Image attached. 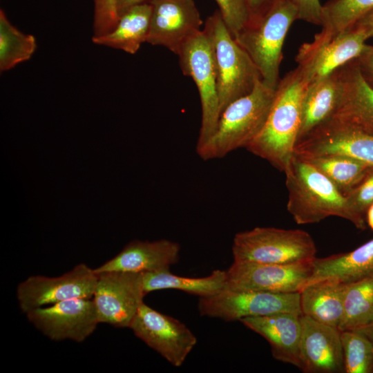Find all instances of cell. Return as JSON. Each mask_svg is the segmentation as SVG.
<instances>
[{"instance_id":"1","label":"cell","mask_w":373,"mask_h":373,"mask_svg":"<svg viewBox=\"0 0 373 373\" xmlns=\"http://www.w3.org/2000/svg\"><path fill=\"white\" fill-rule=\"evenodd\" d=\"M308 84L298 66L280 79L265 123L246 148L283 172L294 155L301 124L302 102Z\"/></svg>"},{"instance_id":"2","label":"cell","mask_w":373,"mask_h":373,"mask_svg":"<svg viewBox=\"0 0 373 373\" xmlns=\"http://www.w3.org/2000/svg\"><path fill=\"white\" fill-rule=\"evenodd\" d=\"M276 89L260 79L249 93L230 103L221 113L213 135L196 149L200 157L220 159L236 149H246L262 130Z\"/></svg>"},{"instance_id":"3","label":"cell","mask_w":373,"mask_h":373,"mask_svg":"<svg viewBox=\"0 0 373 373\" xmlns=\"http://www.w3.org/2000/svg\"><path fill=\"white\" fill-rule=\"evenodd\" d=\"M284 173L287 209L296 223H318L332 216L350 221L345 195L314 166L294 155Z\"/></svg>"},{"instance_id":"4","label":"cell","mask_w":373,"mask_h":373,"mask_svg":"<svg viewBox=\"0 0 373 373\" xmlns=\"http://www.w3.org/2000/svg\"><path fill=\"white\" fill-rule=\"evenodd\" d=\"M298 19L291 0H278L261 18L249 22L234 38L257 67L262 81L276 89L283 47L289 28Z\"/></svg>"},{"instance_id":"5","label":"cell","mask_w":373,"mask_h":373,"mask_svg":"<svg viewBox=\"0 0 373 373\" xmlns=\"http://www.w3.org/2000/svg\"><path fill=\"white\" fill-rule=\"evenodd\" d=\"M203 30L213 47L221 114L230 103L249 93L262 79L257 67L236 41L218 10L206 19Z\"/></svg>"},{"instance_id":"6","label":"cell","mask_w":373,"mask_h":373,"mask_svg":"<svg viewBox=\"0 0 373 373\" xmlns=\"http://www.w3.org/2000/svg\"><path fill=\"white\" fill-rule=\"evenodd\" d=\"M232 254L233 261L291 264L313 261L316 247L304 230L257 227L235 235Z\"/></svg>"},{"instance_id":"7","label":"cell","mask_w":373,"mask_h":373,"mask_svg":"<svg viewBox=\"0 0 373 373\" xmlns=\"http://www.w3.org/2000/svg\"><path fill=\"white\" fill-rule=\"evenodd\" d=\"M177 55L183 74L194 81L200 99L201 125L196 149L214 133L220 116L213 47L204 30L189 39Z\"/></svg>"},{"instance_id":"8","label":"cell","mask_w":373,"mask_h":373,"mask_svg":"<svg viewBox=\"0 0 373 373\" xmlns=\"http://www.w3.org/2000/svg\"><path fill=\"white\" fill-rule=\"evenodd\" d=\"M198 310L202 316L226 321L289 312L302 315L300 294H276L238 291L224 288L217 294L200 297Z\"/></svg>"},{"instance_id":"9","label":"cell","mask_w":373,"mask_h":373,"mask_svg":"<svg viewBox=\"0 0 373 373\" xmlns=\"http://www.w3.org/2000/svg\"><path fill=\"white\" fill-rule=\"evenodd\" d=\"M367 39L362 30L354 27L336 34L321 30L312 41L300 46L295 59L310 84L358 57Z\"/></svg>"},{"instance_id":"10","label":"cell","mask_w":373,"mask_h":373,"mask_svg":"<svg viewBox=\"0 0 373 373\" xmlns=\"http://www.w3.org/2000/svg\"><path fill=\"white\" fill-rule=\"evenodd\" d=\"M313 261L291 264L233 261L225 270V288L276 294L299 292L312 274Z\"/></svg>"},{"instance_id":"11","label":"cell","mask_w":373,"mask_h":373,"mask_svg":"<svg viewBox=\"0 0 373 373\" xmlns=\"http://www.w3.org/2000/svg\"><path fill=\"white\" fill-rule=\"evenodd\" d=\"M97 274L85 264L57 277L32 276L21 282L17 289L21 310L33 309L75 298H93Z\"/></svg>"},{"instance_id":"12","label":"cell","mask_w":373,"mask_h":373,"mask_svg":"<svg viewBox=\"0 0 373 373\" xmlns=\"http://www.w3.org/2000/svg\"><path fill=\"white\" fill-rule=\"evenodd\" d=\"M129 328L149 347L175 367H180L197 343L192 332L180 321L162 314L144 302Z\"/></svg>"},{"instance_id":"13","label":"cell","mask_w":373,"mask_h":373,"mask_svg":"<svg viewBox=\"0 0 373 373\" xmlns=\"http://www.w3.org/2000/svg\"><path fill=\"white\" fill-rule=\"evenodd\" d=\"M97 274L93 299L99 323L129 327L146 295L142 273L108 271Z\"/></svg>"},{"instance_id":"14","label":"cell","mask_w":373,"mask_h":373,"mask_svg":"<svg viewBox=\"0 0 373 373\" xmlns=\"http://www.w3.org/2000/svg\"><path fill=\"white\" fill-rule=\"evenodd\" d=\"M26 314L35 327L54 341L81 343L99 323L93 298L64 300L33 309Z\"/></svg>"},{"instance_id":"15","label":"cell","mask_w":373,"mask_h":373,"mask_svg":"<svg viewBox=\"0 0 373 373\" xmlns=\"http://www.w3.org/2000/svg\"><path fill=\"white\" fill-rule=\"evenodd\" d=\"M151 6L146 42L166 48L175 55L201 30L202 21L193 0H149Z\"/></svg>"},{"instance_id":"16","label":"cell","mask_w":373,"mask_h":373,"mask_svg":"<svg viewBox=\"0 0 373 373\" xmlns=\"http://www.w3.org/2000/svg\"><path fill=\"white\" fill-rule=\"evenodd\" d=\"M297 156L341 155L373 166V135L329 119L295 147Z\"/></svg>"},{"instance_id":"17","label":"cell","mask_w":373,"mask_h":373,"mask_svg":"<svg viewBox=\"0 0 373 373\" xmlns=\"http://www.w3.org/2000/svg\"><path fill=\"white\" fill-rule=\"evenodd\" d=\"M300 370L305 373H344L341 330L301 315Z\"/></svg>"},{"instance_id":"18","label":"cell","mask_w":373,"mask_h":373,"mask_svg":"<svg viewBox=\"0 0 373 373\" xmlns=\"http://www.w3.org/2000/svg\"><path fill=\"white\" fill-rule=\"evenodd\" d=\"M180 251L178 242L166 239L152 242L134 240L94 271L96 274L108 271L144 273L166 269L178 261Z\"/></svg>"},{"instance_id":"19","label":"cell","mask_w":373,"mask_h":373,"mask_svg":"<svg viewBox=\"0 0 373 373\" xmlns=\"http://www.w3.org/2000/svg\"><path fill=\"white\" fill-rule=\"evenodd\" d=\"M300 314L282 312L265 316L249 317L240 321L262 336L269 343L273 357L279 361L300 366Z\"/></svg>"},{"instance_id":"20","label":"cell","mask_w":373,"mask_h":373,"mask_svg":"<svg viewBox=\"0 0 373 373\" xmlns=\"http://www.w3.org/2000/svg\"><path fill=\"white\" fill-rule=\"evenodd\" d=\"M343 90L339 105L330 119L373 135V87L353 60L341 67Z\"/></svg>"},{"instance_id":"21","label":"cell","mask_w":373,"mask_h":373,"mask_svg":"<svg viewBox=\"0 0 373 373\" xmlns=\"http://www.w3.org/2000/svg\"><path fill=\"white\" fill-rule=\"evenodd\" d=\"M343 90L341 68L308 84L302 102L301 124L296 144L333 117Z\"/></svg>"},{"instance_id":"22","label":"cell","mask_w":373,"mask_h":373,"mask_svg":"<svg viewBox=\"0 0 373 373\" xmlns=\"http://www.w3.org/2000/svg\"><path fill=\"white\" fill-rule=\"evenodd\" d=\"M346 283L327 278L304 286L299 291L302 315L338 328L344 315Z\"/></svg>"},{"instance_id":"23","label":"cell","mask_w":373,"mask_h":373,"mask_svg":"<svg viewBox=\"0 0 373 373\" xmlns=\"http://www.w3.org/2000/svg\"><path fill=\"white\" fill-rule=\"evenodd\" d=\"M372 274L373 238L352 251L316 258L305 285L327 278L349 283Z\"/></svg>"},{"instance_id":"24","label":"cell","mask_w":373,"mask_h":373,"mask_svg":"<svg viewBox=\"0 0 373 373\" xmlns=\"http://www.w3.org/2000/svg\"><path fill=\"white\" fill-rule=\"evenodd\" d=\"M151 6L149 2L134 6L119 17L115 28L108 34L93 37L94 44L135 54L146 42L149 31Z\"/></svg>"},{"instance_id":"25","label":"cell","mask_w":373,"mask_h":373,"mask_svg":"<svg viewBox=\"0 0 373 373\" xmlns=\"http://www.w3.org/2000/svg\"><path fill=\"white\" fill-rule=\"evenodd\" d=\"M144 294L160 289H174L200 297L217 294L226 287V271L214 270L206 277L189 278L173 274L169 269L142 273Z\"/></svg>"},{"instance_id":"26","label":"cell","mask_w":373,"mask_h":373,"mask_svg":"<svg viewBox=\"0 0 373 373\" xmlns=\"http://www.w3.org/2000/svg\"><path fill=\"white\" fill-rule=\"evenodd\" d=\"M298 157L323 173L344 195L358 186L373 171V166L345 155Z\"/></svg>"},{"instance_id":"27","label":"cell","mask_w":373,"mask_h":373,"mask_svg":"<svg viewBox=\"0 0 373 373\" xmlns=\"http://www.w3.org/2000/svg\"><path fill=\"white\" fill-rule=\"evenodd\" d=\"M373 323V274L346 283L344 315L341 331L354 329Z\"/></svg>"},{"instance_id":"28","label":"cell","mask_w":373,"mask_h":373,"mask_svg":"<svg viewBox=\"0 0 373 373\" xmlns=\"http://www.w3.org/2000/svg\"><path fill=\"white\" fill-rule=\"evenodd\" d=\"M37 48L35 37L24 34L8 19L3 10L0 11V70H8L28 60Z\"/></svg>"},{"instance_id":"29","label":"cell","mask_w":373,"mask_h":373,"mask_svg":"<svg viewBox=\"0 0 373 373\" xmlns=\"http://www.w3.org/2000/svg\"><path fill=\"white\" fill-rule=\"evenodd\" d=\"M373 9V0H329L322 5L321 30L332 34L347 30Z\"/></svg>"},{"instance_id":"30","label":"cell","mask_w":373,"mask_h":373,"mask_svg":"<svg viewBox=\"0 0 373 373\" xmlns=\"http://www.w3.org/2000/svg\"><path fill=\"white\" fill-rule=\"evenodd\" d=\"M341 332L344 373H373V342L356 329Z\"/></svg>"},{"instance_id":"31","label":"cell","mask_w":373,"mask_h":373,"mask_svg":"<svg viewBox=\"0 0 373 373\" xmlns=\"http://www.w3.org/2000/svg\"><path fill=\"white\" fill-rule=\"evenodd\" d=\"M345 197L350 216V222L358 229L365 230L367 227L366 213L373 204V171Z\"/></svg>"},{"instance_id":"32","label":"cell","mask_w":373,"mask_h":373,"mask_svg":"<svg viewBox=\"0 0 373 373\" xmlns=\"http://www.w3.org/2000/svg\"><path fill=\"white\" fill-rule=\"evenodd\" d=\"M215 1L226 26L235 37L249 21V12L246 0Z\"/></svg>"},{"instance_id":"33","label":"cell","mask_w":373,"mask_h":373,"mask_svg":"<svg viewBox=\"0 0 373 373\" xmlns=\"http://www.w3.org/2000/svg\"><path fill=\"white\" fill-rule=\"evenodd\" d=\"M93 37L103 36L111 32L118 22L116 0H93Z\"/></svg>"},{"instance_id":"34","label":"cell","mask_w":373,"mask_h":373,"mask_svg":"<svg viewBox=\"0 0 373 373\" xmlns=\"http://www.w3.org/2000/svg\"><path fill=\"white\" fill-rule=\"evenodd\" d=\"M296 8L298 19L322 25V4L320 0H291Z\"/></svg>"},{"instance_id":"35","label":"cell","mask_w":373,"mask_h":373,"mask_svg":"<svg viewBox=\"0 0 373 373\" xmlns=\"http://www.w3.org/2000/svg\"><path fill=\"white\" fill-rule=\"evenodd\" d=\"M353 61L365 81L373 87V46L367 44L361 55Z\"/></svg>"},{"instance_id":"36","label":"cell","mask_w":373,"mask_h":373,"mask_svg":"<svg viewBox=\"0 0 373 373\" xmlns=\"http://www.w3.org/2000/svg\"><path fill=\"white\" fill-rule=\"evenodd\" d=\"M278 0H246L249 22L255 21L264 16Z\"/></svg>"},{"instance_id":"37","label":"cell","mask_w":373,"mask_h":373,"mask_svg":"<svg viewBox=\"0 0 373 373\" xmlns=\"http://www.w3.org/2000/svg\"><path fill=\"white\" fill-rule=\"evenodd\" d=\"M352 27L362 30L367 39L373 38V9L360 18Z\"/></svg>"},{"instance_id":"38","label":"cell","mask_w":373,"mask_h":373,"mask_svg":"<svg viewBox=\"0 0 373 373\" xmlns=\"http://www.w3.org/2000/svg\"><path fill=\"white\" fill-rule=\"evenodd\" d=\"M148 1V0H116V8L118 17H119L131 7Z\"/></svg>"},{"instance_id":"39","label":"cell","mask_w":373,"mask_h":373,"mask_svg":"<svg viewBox=\"0 0 373 373\" xmlns=\"http://www.w3.org/2000/svg\"><path fill=\"white\" fill-rule=\"evenodd\" d=\"M354 329L363 333L373 342V323Z\"/></svg>"},{"instance_id":"40","label":"cell","mask_w":373,"mask_h":373,"mask_svg":"<svg viewBox=\"0 0 373 373\" xmlns=\"http://www.w3.org/2000/svg\"><path fill=\"white\" fill-rule=\"evenodd\" d=\"M367 226L373 231V204L368 208L366 213Z\"/></svg>"}]
</instances>
